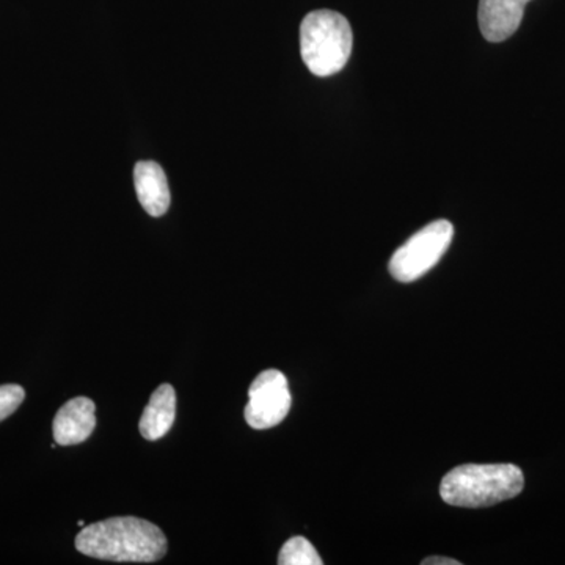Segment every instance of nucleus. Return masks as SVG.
Returning <instances> with one entry per match:
<instances>
[{
  "label": "nucleus",
  "mask_w": 565,
  "mask_h": 565,
  "mask_svg": "<svg viewBox=\"0 0 565 565\" xmlns=\"http://www.w3.org/2000/svg\"><path fill=\"white\" fill-rule=\"evenodd\" d=\"M82 555L115 563H156L167 555L169 542L158 526L137 516H115L93 523L77 534Z\"/></svg>",
  "instance_id": "f257e3e1"
},
{
  "label": "nucleus",
  "mask_w": 565,
  "mask_h": 565,
  "mask_svg": "<svg viewBox=\"0 0 565 565\" xmlns=\"http://www.w3.org/2000/svg\"><path fill=\"white\" fill-rule=\"evenodd\" d=\"M523 487L525 476L515 465L468 463L445 476L440 494L456 508H489L519 497Z\"/></svg>",
  "instance_id": "f03ea898"
},
{
  "label": "nucleus",
  "mask_w": 565,
  "mask_h": 565,
  "mask_svg": "<svg viewBox=\"0 0 565 565\" xmlns=\"http://www.w3.org/2000/svg\"><path fill=\"white\" fill-rule=\"evenodd\" d=\"M353 33L343 14L332 10L308 13L300 25V51L308 70L318 77L340 73L352 54Z\"/></svg>",
  "instance_id": "7ed1b4c3"
},
{
  "label": "nucleus",
  "mask_w": 565,
  "mask_h": 565,
  "mask_svg": "<svg viewBox=\"0 0 565 565\" xmlns=\"http://www.w3.org/2000/svg\"><path fill=\"white\" fill-rule=\"evenodd\" d=\"M455 237V226L448 221H435L424 226L411 239L394 252L390 273L394 280H419L444 258Z\"/></svg>",
  "instance_id": "20e7f679"
},
{
  "label": "nucleus",
  "mask_w": 565,
  "mask_h": 565,
  "mask_svg": "<svg viewBox=\"0 0 565 565\" xmlns=\"http://www.w3.org/2000/svg\"><path fill=\"white\" fill-rule=\"evenodd\" d=\"M288 379L278 370L263 371L248 388L245 422L256 430L273 429L291 411Z\"/></svg>",
  "instance_id": "39448f33"
},
{
  "label": "nucleus",
  "mask_w": 565,
  "mask_h": 565,
  "mask_svg": "<svg viewBox=\"0 0 565 565\" xmlns=\"http://www.w3.org/2000/svg\"><path fill=\"white\" fill-rule=\"evenodd\" d=\"M531 0H479V28L490 43L511 39L522 24Z\"/></svg>",
  "instance_id": "423d86ee"
},
{
  "label": "nucleus",
  "mask_w": 565,
  "mask_h": 565,
  "mask_svg": "<svg viewBox=\"0 0 565 565\" xmlns=\"http://www.w3.org/2000/svg\"><path fill=\"white\" fill-rule=\"evenodd\" d=\"M96 405L88 397H74L55 415L52 430L55 444L71 446L84 444L96 427Z\"/></svg>",
  "instance_id": "0eeeda50"
},
{
  "label": "nucleus",
  "mask_w": 565,
  "mask_h": 565,
  "mask_svg": "<svg viewBox=\"0 0 565 565\" xmlns=\"http://www.w3.org/2000/svg\"><path fill=\"white\" fill-rule=\"evenodd\" d=\"M134 184H136L141 206L151 217H162L169 211L172 195H170L166 172L159 163L152 161L136 163Z\"/></svg>",
  "instance_id": "6e6552de"
},
{
  "label": "nucleus",
  "mask_w": 565,
  "mask_h": 565,
  "mask_svg": "<svg viewBox=\"0 0 565 565\" xmlns=\"http://www.w3.org/2000/svg\"><path fill=\"white\" fill-rule=\"evenodd\" d=\"M177 418V393L172 385L162 384L152 393L141 415L139 429L147 440L156 441L172 429Z\"/></svg>",
  "instance_id": "1a4fd4ad"
},
{
  "label": "nucleus",
  "mask_w": 565,
  "mask_h": 565,
  "mask_svg": "<svg viewBox=\"0 0 565 565\" xmlns=\"http://www.w3.org/2000/svg\"><path fill=\"white\" fill-rule=\"evenodd\" d=\"M280 565H321L322 559L311 542L302 535L289 539L278 555Z\"/></svg>",
  "instance_id": "9d476101"
},
{
  "label": "nucleus",
  "mask_w": 565,
  "mask_h": 565,
  "mask_svg": "<svg viewBox=\"0 0 565 565\" xmlns=\"http://www.w3.org/2000/svg\"><path fill=\"white\" fill-rule=\"evenodd\" d=\"M25 392L21 385L9 384L0 386V423L9 418L24 403Z\"/></svg>",
  "instance_id": "9b49d317"
},
{
  "label": "nucleus",
  "mask_w": 565,
  "mask_h": 565,
  "mask_svg": "<svg viewBox=\"0 0 565 565\" xmlns=\"http://www.w3.org/2000/svg\"><path fill=\"white\" fill-rule=\"evenodd\" d=\"M423 565H460L459 561L451 559V557L430 556L422 561Z\"/></svg>",
  "instance_id": "f8f14e48"
}]
</instances>
